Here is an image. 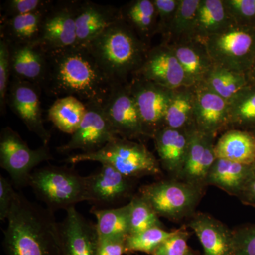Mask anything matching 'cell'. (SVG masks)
I'll return each instance as SVG.
<instances>
[{"mask_svg": "<svg viewBox=\"0 0 255 255\" xmlns=\"http://www.w3.org/2000/svg\"><path fill=\"white\" fill-rule=\"evenodd\" d=\"M47 73L42 90L58 98L73 96L89 104L103 105L114 83L87 46L75 45L46 51Z\"/></svg>", "mask_w": 255, "mask_h": 255, "instance_id": "1", "label": "cell"}, {"mask_svg": "<svg viewBox=\"0 0 255 255\" xmlns=\"http://www.w3.org/2000/svg\"><path fill=\"white\" fill-rule=\"evenodd\" d=\"M55 212L16 192L4 231L6 255H60Z\"/></svg>", "mask_w": 255, "mask_h": 255, "instance_id": "2", "label": "cell"}, {"mask_svg": "<svg viewBox=\"0 0 255 255\" xmlns=\"http://www.w3.org/2000/svg\"><path fill=\"white\" fill-rule=\"evenodd\" d=\"M85 46L114 84L130 82L142 68L151 48L122 16Z\"/></svg>", "mask_w": 255, "mask_h": 255, "instance_id": "3", "label": "cell"}, {"mask_svg": "<svg viewBox=\"0 0 255 255\" xmlns=\"http://www.w3.org/2000/svg\"><path fill=\"white\" fill-rule=\"evenodd\" d=\"M97 162L113 167L128 177L136 179L162 173L158 159L141 142L117 137L100 150L70 156L67 163Z\"/></svg>", "mask_w": 255, "mask_h": 255, "instance_id": "4", "label": "cell"}, {"mask_svg": "<svg viewBox=\"0 0 255 255\" xmlns=\"http://www.w3.org/2000/svg\"><path fill=\"white\" fill-rule=\"evenodd\" d=\"M28 186L47 209L55 211L86 201L87 178L71 167L48 165L33 171Z\"/></svg>", "mask_w": 255, "mask_h": 255, "instance_id": "5", "label": "cell"}, {"mask_svg": "<svg viewBox=\"0 0 255 255\" xmlns=\"http://www.w3.org/2000/svg\"><path fill=\"white\" fill-rule=\"evenodd\" d=\"M205 191L206 187L171 178L142 186L138 194L159 217L178 222L196 212Z\"/></svg>", "mask_w": 255, "mask_h": 255, "instance_id": "6", "label": "cell"}, {"mask_svg": "<svg viewBox=\"0 0 255 255\" xmlns=\"http://www.w3.org/2000/svg\"><path fill=\"white\" fill-rule=\"evenodd\" d=\"M200 41L205 45L216 66L247 74L254 63V28L233 23L223 31Z\"/></svg>", "mask_w": 255, "mask_h": 255, "instance_id": "7", "label": "cell"}, {"mask_svg": "<svg viewBox=\"0 0 255 255\" xmlns=\"http://www.w3.org/2000/svg\"><path fill=\"white\" fill-rule=\"evenodd\" d=\"M53 159L48 145L33 150L11 127L1 129L0 166L9 173L14 187L19 189L28 186L33 169Z\"/></svg>", "mask_w": 255, "mask_h": 255, "instance_id": "8", "label": "cell"}, {"mask_svg": "<svg viewBox=\"0 0 255 255\" xmlns=\"http://www.w3.org/2000/svg\"><path fill=\"white\" fill-rule=\"evenodd\" d=\"M129 84L145 137L153 139L157 132L165 127L166 113L173 90L138 76H134Z\"/></svg>", "mask_w": 255, "mask_h": 255, "instance_id": "9", "label": "cell"}, {"mask_svg": "<svg viewBox=\"0 0 255 255\" xmlns=\"http://www.w3.org/2000/svg\"><path fill=\"white\" fill-rule=\"evenodd\" d=\"M102 108L119 137L139 142L147 138L129 82L114 84Z\"/></svg>", "mask_w": 255, "mask_h": 255, "instance_id": "10", "label": "cell"}, {"mask_svg": "<svg viewBox=\"0 0 255 255\" xmlns=\"http://www.w3.org/2000/svg\"><path fill=\"white\" fill-rule=\"evenodd\" d=\"M75 6L76 1H53L45 13L36 44L46 51L78 44Z\"/></svg>", "mask_w": 255, "mask_h": 255, "instance_id": "11", "label": "cell"}, {"mask_svg": "<svg viewBox=\"0 0 255 255\" xmlns=\"http://www.w3.org/2000/svg\"><path fill=\"white\" fill-rule=\"evenodd\" d=\"M81 124L65 145L58 147V152L66 153L75 150L82 153H92L100 150L119 137L100 104H89Z\"/></svg>", "mask_w": 255, "mask_h": 255, "instance_id": "12", "label": "cell"}, {"mask_svg": "<svg viewBox=\"0 0 255 255\" xmlns=\"http://www.w3.org/2000/svg\"><path fill=\"white\" fill-rule=\"evenodd\" d=\"M86 201L96 209H112L131 196L132 178L106 164L87 176Z\"/></svg>", "mask_w": 255, "mask_h": 255, "instance_id": "13", "label": "cell"}, {"mask_svg": "<svg viewBox=\"0 0 255 255\" xmlns=\"http://www.w3.org/2000/svg\"><path fill=\"white\" fill-rule=\"evenodd\" d=\"M41 89L31 82L12 78L7 95V105L30 131L48 145L50 133L43 122L40 95Z\"/></svg>", "mask_w": 255, "mask_h": 255, "instance_id": "14", "label": "cell"}, {"mask_svg": "<svg viewBox=\"0 0 255 255\" xmlns=\"http://www.w3.org/2000/svg\"><path fill=\"white\" fill-rule=\"evenodd\" d=\"M135 76L170 90L192 87L173 50L164 43L150 48L142 68Z\"/></svg>", "mask_w": 255, "mask_h": 255, "instance_id": "15", "label": "cell"}, {"mask_svg": "<svg viewBox=\"0 0 255 255\" xmlns=\"http://www.w3.org/2000/svg\"><path fill=\"white\" fill-rule=\"evenodd\" d=\"M194 127L216 137L230 129L228 102L211 90L204 82L194 86Z\"/></svg>", "mask_w": 255, "mask_h": 255, "instance_id": "16", "label": "cell"}, {"mask_svg": "<svg viewBox=\"0 0 255 255\" xmlns=\"http://www.w3.org/2000/svg\"><path fill=\"white\" fill-rule=\"evenodd\" d=\"M59 223L60 255H97L99 237L96 225L75 209L66 211Z\"/></svg>", "mask_w": 255, "mask_h": 255, "instance_id": "17", "label": "cell"}, {"mask_svg": "<svg viewBox=\"0 0 255 255\" xmlns=\"http://www.w3.org/2000/svg\"><path fill=\"white\" fill-rule=\"evenodd\" d=\"M120 18V8L96 4L87 0L76 1L75 26L78 44L87 46Z\"/></svg>", "mask_w": 255, "mask_h": 255, "instance_id": "18", "label": "cell"}, {"mask_svg": "<svg viewBox=\"0 0 255 255\" xmlns=\"http://www.w3.org/2000/svg\"><path fill=\"white\" fill-rule=\"evenodd\" d=\"M191 128L164 127L157 131L152 139L161 168L172 178L179 179L182 175L189 150Z\"/></svg>", "mask_w": 255, "mask_h": 255, "instance_id": "19", "label": "cell"}, {"mask_svg": "<svg viewBox=\"0 0 255 255\" xmlns=\"http://www.w3.org/2000/svg\"><path fill=\"white\" fill-rule=\"evenodd\" d=\"M214 135H207L192 128L189 150L180 179L185 182L206 187V181L216 159Z\"/></svg>", "mask_w": 255, "mask_h": 255, "instance_id": "20", "label": "cell"}, {"mask_svg": "<svg viewBox=\"0 0 255 255\" xmlns=\"http://www.w3.org/2000/svg\"><path fill=\"white\" fill-rule=\"evenodd\" d=\"M187 227L196 233L204 248V255H231L233 231L219 220L196 211L188 219Z\"/></svg>", "mask_w": 255, "mask_h": 255, "instance_id": "21", "label": "cell"}, {"mask_svg": "<svg viewBox=\"0 0 255 255\" xmlns=\"http://www.w3.org/2000/svg\"><path fill=\"white\" fill-rule=\"evenodd\" d=\"M8 44L12 78L31 82L42 90L47 73L46 50L37 44Z\"/></svg>", "mask_w": 255, "mask_h": 255, "instance_id": "22", "label": "cell"}, {"mask_svg": "<svg viewBox=\"0 0 255 255\" xmlns=\"http://www.w3.org/2000/svg\"><path fill=\"white\" fill-rule=\"evenodd\" d=\"M255 168V164L248 165L216 158L206 178V186H215L238 198Z\"/></svg>", "mask_w": 255, "mask_h": 255, "instance_id": "23", "label": "cell"}, {"mask_svg": "<svg viewBox=\"0 0 255 255\" xmlns=\"http://www.w3.org/2000/svg\"><path fill=\"white\" fill-rule=\"evenodd\" d=\"M169 46L182 65L191 86L204 82L214 66L204 43L194 39Z\"/></svg>", "mask_w": 255, "mask_h": 255, "instance_id": "24", "label": "cell"}, {"mask_svg": "<svg viewBox=\"0 0 255 255\" xmlns=\"http://www.w3.org/2000/svg\"><path fill=\"white\" fill-rule=\"evenodd\" d=\"M216 158L238 163L255 164V137L251 132L229 129L215 143Z\"/></svg>", "mask_w": 255, "mask_h": 255, "instance_id": "25", "label": "cell"}, {"mask_svg": "<svg viewBox=\"0 0 255 255\" xmlns=\"http://www.w3.org/2000/svg\"><path fill=\"white\" fill-rule=\"evenodd\" d=\"M48 7L31 14L1 19L0 38L9 44H36Z\"/></svg>", "mask_w": 255, "mask_h": 255, "instance_id": "26", "label": "cell"}, {"mask_svg": "<svg viewBox=\"0 0 255 255\" xmlns=\"http://www.w3.org/2000/svg\"><path fill=\"white\" fill-rule=\"evenodd\" d=\"M121 16L142 41L150 46L157 34V15L152 0H134L120 8Z\"/></svg>", "mask_w": 255, "mask_h": 255, "instance_id": "27", "label": "cell"}, {"mask_svg": "<svg viewBox=\"0 0 255 255\" xmlns=\"http://www.w3.org/2000/svg\"><path fill=\"white\" fill-rule=\"evenodd\" d=\"M233 23L223 0H200L196 12L195 39L203 41Z\"/></svg>", "mask_w": 255, "mask_h": 255, "instance_id": "28", "label": "cell"}, {"mask_svg": "<svg viewBox=\"0 0 255 255\" xmlns=\"http://www.w3.org/2000/svg\"><path fill=\"white\" fill-rule=\"evenodd\" d=\"M87 106L73 96L61 97L50 107L48 117L60 131L71 134L78 130L85 114Z\"/></svg>", "mask_w": 255, "mask_h": 255, "instance_id": "29", "label": "cell"}, {"mask_svg": "<svg viewBox=\"0 0 255 255\" xmlns=\"http://www.w3.org/2000/svg\"><path fill=\"white\" fill-rule=\"evenodd\" d=\"M194 86L173 90L166 113L165 127L174 129L194 127Z\"/></svg>", "mask_w": 255, "mask_h": 255, "instance_id": "30", "label": "cell"}, {"mask_svg": "<svg viewBox=\"0 0 255 255\" xmlns=\"http://www.w3.org/2000/svg\"><path fill=\"white\" fill-rule=\"evenodd\" d=\"M129 211L128 203L112 209L92 208L91 213L97 219L95 225L99 239L127 238L130 233Z\"/></svg>", "mask_w": 255, "mask_h": 255, "instance_id": "31", "label": "cell"}, {"mask_svg": "<svg viewBox=\"0 0 255 255\" xmlns=\"http://www.w3.org/2000/svg\"><path fill=\"white\" fill-rule=\"evenodd\" d=\"M230 129H255V84H248L228 102Z\"/></svg>", "mask_w": 255, "mask_h": 255, "instance_id": "32", "label": "cell"}, {"mask_svg": "<svg viewBox=\"0 0 255 255\" xmlns=\"http://www.w3.org/2000/svg\"><path fill=\"white\" fill-rule=\"evenodd\" d=\"M200 0H180L172 24L162 43L173 45L195 39L196 12Z\"/></svg>", "mask_w": 255, "mask_h": 255, "instance_id": "33", "label": "cell"}, {"mask_svg": "<svg viewBox=\"0 0 255 255\" xmlns=\"http://www.w3.org/2000/svg\"><path fill=\"white\" fill-rule=\"evenodd\" d=\"M204 82L228 102L249 84L246 74L216 65L210 70Z\"/></svg>", "mask_w": 255, "mask_h": 255, "instance_id": "34", "label": "cell"}, {"mask_svg": "<svg viewBox=\"0 0 255 255\" xmlns=\"http://www.w3.org/2000/svg\"><path fill=\"white\" fill-rule=\"evenodd\" d=\"M128 204L129 235L142 232L151 228H163V223L159 220L160 217L138 193L132 196Z\"/></svg>", "mask_w": 255, "mask_h": 255, "instance_id": "35", "label": "cell"}, {"mask_svg": "<svg viewBox=\"0 0 255 255\" xmlns=\"http://www.w3.org/2000/svg\"><path fill=\"white\" fill-rule=\"evenodd\" d=\"M176 230L167 231L163 228H149L142 232L129 235L126 239V253L141 252L150 255L165 240L171 237Z\"/></svg>", "mask_w": 255, "mask_h": 255, "instance_id": "36", "label": "cell"}, {"mask_svg": "<svg viewBox=\"0 0 255 255\" xmlns=\"http://www.w3.org/2000/svg\"><path fill=\"white\" fill-rule=\"evenodd\" d=\"M223 4L233 23L255 28V0H223Z\"/></svg>", "mask_w": 255, "mask_h": 255, "instance_id": "37", "label": "cell"}, {"mask_svg": "<svg viewBox=\"0 0 255 255\" xmlns=\"http://www.w3.org/2000/svg\"><path fill=\"white\" fill-rule=\"evenodd\" d=\"M232 231L231 255H255V224L242 225Z\"/></svg>", "mask_w": 255, "mask_h": 255, "instance_id": "38", "label": "cell"}, {"mask_svg": "<svg viewBox=\"0 0 255 255\" xmlns=\"http://www.w3.org/2000/svg\"><path fill=\"white\" fill-rule=\"evenodd\" d=\"M53 1L50 0H7L1 6V19L21 16L45 9Z\"/></svg>", "mask_w": 255, "mask_h": 255, "instance_id": "39", "label": "cell"}, {"mask_svg": "<svg viewBox=\"0 0 255 255\" xmlns=\"http://www.w3.org/2000/svg\"><path fill=\"white\" fill-rule=\"evenodd\" d=\"M11 77L10 50L7 42L0 38V111L4 114L7 105V95Z\"/></svg>", "mask_w": 255, "mask_h": 255, "instance_id": "40", "label": "cell"}, {"mask_svg": "<svg viewBox=\"0 0 255 255\" xmlns=\"http://www.w3.org/2000/svg\"><path fill=\"white\" fill-rule=\"evenodd\" d=\"M185 227L176 230L171 237L165 240L150 255H186L189 247L187 242L190 237Z\"/></svg>", "mask_w": 255, "mask_h": 255, "instance_id": "41", "label": "cell"}, {"mask_svg": "<svg viewBox=\"0 0 255 255\" xmlns=\"http://www.w3.org/2000/svg\"><path fill=\"white\" fill-rule=\"evenodd\" d=\"M157 15V34L162 35L163 39L172 24L180 0H152Z\"/></svg>", "mask_w": 255, "mask_h": 255, "instance_id": "42", "label": "cell"}, {"mask_svg": "<svg viewBox=\"0 0 255 255\" xmlns=\"http://www.w3.org/2000/svg\"><path fill=\"white\" fill-rule=\"evenodd\" d=\"M16 191L11 181L0 175V220L7 219Z\"/></svg>", "mask_w": 255, "mask_h": 255, "instance_id": "43", "label": "cell"}, {"mask_svg": "<svg viewBox=\"0 0 255 255\" xmlns=\"http://www.w3.org/2000/svg\"><path fill=\"white\" fill-rule=\"evenodd\" d=\"M127 238H111L99 239L97 255H124Z\"/></svg>", "mask_w": 255, "mask_h": 255, "instance_id": "44", "label": "cell"}, {"mask_svg": "<svg viewBox=\"0 0 255 255\" xmlns=\"http://www.w3.org/2000/svg\"><path fill=\"white\" fill-rule=\"evenodd\" d=\"M238 198L242 204L255 207V168L251 177Z\"/></svg>", "mask_w": 255, "mask_h": 255, "instance_id": "45", "label": "cell"}, {"mask_svg": "<svg viewBox=\"0 0 255 255\" xmlns=\"http://www.w3.org/2000/svg\"><path fill=\"white\" fill-rule=\"evenodd\" d=\"M246 76L249 84H255V59L251 68L247 73Z\"/></svg>", "mask_w": 255, "mask_h": 255, "instance_id": "46", "label": "cell"}, {"mask_svg": "<svg viewBox=\"0 0 255 255\" xmlns=\"http://www.w3.org/2000/svg\"><path fill=\"white\" fill-rule=\"evenodd\" d=\"M201 255L199 254V252L194 251V250L191 249V248H189V251H188L187 255Z\"/></svg>", "mask_w": 255, "mask_h": 255, "instance_id": "47", "label": "cell"}, {"mask_svg": "<svg viewBox=\"0 0 255 255\" xmlns=\"http://www.w3.org/2000/svg\"><path fill=\"white\" fill-rule=\"evenodd\" d=\"M252 132V133L253 134V135H254L255 137V129H254V130H252V131H251Z\"/></svg>", "mask_w": 255, "mask_h": 255, "instance_id": "48", "label": "cell"}]
</instances>
